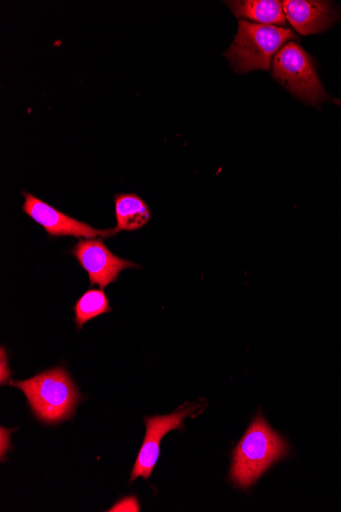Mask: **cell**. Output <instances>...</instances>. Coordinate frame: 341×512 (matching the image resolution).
<instances>
[{"mask_svg": "<svg viewBox=\"0 0 341 512\" xmlns=\"http://www.w3.org/2000/svg\"><path fill=\"white\" fill-rule=\"evenodd\" d=\"M273 77L306 103L318 105L328 99L312 58L295 42L284 45L276 55Z\"/></svg>", "mask_w": 341, "mask_h": 512, "instance_id": "cell-4", "label": "cell"}, {"mask_svg": "<svg viewBox=\"0 0 341 512\" xmlns=\"http://www.w3.org/2000/svg\"><path fill=\"white\" fill-rule=\"evenodd\" d=\"M110 511H139L138 501L134 497L120 501Z\"/></svg>", "mask_w": 341, "mask_h": 512, "instance_id": "cell-12", "label": "cell"}, {"mask_svg": "<svg viewBox=\"0 0 341 512\" xmlns=\"http://www.w3.org/2000/svg\"><path fill=\"white\" fill-rule=\"evenodd\" d=\"M0 370H2V385H10L12 382V372L9 367L8 355L5 352V348H2V368H0Z\"/></svg>", "mask_w": 341, "mask_h": 512, "instance_id": "cell-13", "label": "cell"}, {"mask_svg": "<svg viewBox=\"0 0 341 512\" xmlns=\"http://www.w3.org/2000/svg\"><path fill=\"white\" fill-rule=\"evenodd\" d=\"M22 195L25 198L23 211L42 226L50 237L93 239L111 238L118 234L116 228L95 229L89 224L68 216L27 192H23Z\"/></svg>", "mask_w": 341, "mask_h": 512, "instance_id": "cell-6", "label": "cell"}, {"mask_svg": "<svg viewBox=\"0 0 341 512\" xmlns=\"http://www.w3.org/2000/svg\"><path fill=\"white\" fill-rule=\"evenodd\" d=\"M204 409L203 403H184L168 415L144 417L146 433L136 458L130 482L142 477L149 479L160 456V446L164 437L172 432L183 430V422L187 417H194Z\"/></svg>", "mask_w": 341, "mask_h": 512, "instance_id": "cell-5", "label": "cell"}, {"mask_svg": "<svg viewBox=\"0 0 341 512\" xmlns=\"http://www.w3.org/2000/svg\"><path fill=\"white\" fill-rule=\"evenodd\" d=\"M114 202L118 232L140 229L151 220L148 204L135 194H117Z\"/></svg>", "mask_w": 341, "mask_h": 512, "instance_id": "cell-10", "label": "cell"}, {"mask_svg": "<svg viewBox=\"0 0 341 512\" xmlns=\"http://www.w3.org/2000/svg\"><path fill=\"white\" fill-rule=\"evenodd\" d=\"M234 16L259 22L262 25H285L283 5L277 0H243L226 3Z\"/></svg>", "mask_w": 341, "mask_h": 512, "instance_id": "cell-9", "label": "cell"}, {"mask_svg": "<svg viewBox=\"0 0 341 512\" xmlns=\"http://www.w3.org/2000/svg\"><path fill=\"white\" fill-rule=\"evenodd\" d=\"M286 20L301 35L320 33L329 28L337 19L333 6L313 0H286L282 3Z\"/></svg>", "mask_w": 341, "mask_h": 512, "instance_id": "cell-8", "label": "cell"}, {"mask_svg": "<svg viewBox=\"0 0 341 512\" xmlns=\"http://www.w3.org/2000/svg\"><path fill=\"white\" fill-rule=\"evenodd\" d=\"M298 37L287 28L240 20L238 32L225 57L238 73L270 70L273 57L282 45Z\"/></svg>", "mask_w": 341, "mask_h": 512, "instance_id": "cell-3", "label": "cell"}, {"mask_svg": "<svg viewBox=\"0 0 341 512\" xmlns=\"http://www.w3.org/2000/svg\"><path fill=\"white\" fill-rule=\"evenodd\" d=\"M71 254L88 273L91 286L102 290L118 281L120 273L139 266L113 254L103 238L79 240Z\"/></svg>", "mask_w": 341, "mask_h": 512, "instance_id": "cell-7", "label": "cell"}, {"mask_svg": "<svg viewBox=\"0 0 341 512\" xmlns=\"http://www.w3.org/2000/svg\"><path fill=\"white\" fill-rule=\"evenodd\" d=\"M75 323L80 331L84 324L103 314L112 312L110 301L106 293L100 290L87 291L73 307Z\"/></svg>", "mask_w": 341, "mask_h": 512, "instance_id": "cell-11", "label": "cell"}, {"mask_svg": "<svg viewBox=\"0 0 341 512\" xmlns=\"http://www.w3.org/2000/svg\"><path fill=\"white\" fill-rule=\"evenodd\" d=\"M288 450L287 442L259 414L234 449L230 480L237 488L249 489Z\"/></svg>", "mask_w": 341, "mask_h": 512, "instance_id": "cell-1", "label": "cell"}, {"mask_svg": "<svg viewBox=\"0 0 341 512\" xmlns=\"http://www.w3.org/2000/svg\"><path fill=\"white\" fill-rule=\"evenodd\" d=\"M10 385L26 395L34 415L47 425L70 420L81 401L76 385L62 366L23 382L12 381Z\"/></svg>", "mask_w": 341, "mask_h": 512, "instance_id": "cell-2", "label": "cell"}]
</instances>
